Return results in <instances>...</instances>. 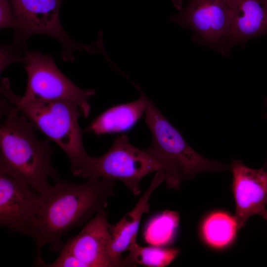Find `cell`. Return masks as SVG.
Wrapping results in <instances>:
<instances>
[{
	"instance_id": "obj_1",
	"label": "cell",
	"mask_w": 267,
	"mask_h": 267,
	"mask_svg": "<svg viewBox=\"0 0 267 267\" xmlns=\"http://www.w3.org/2000/svg\"><path fill=\"white\" fill-rule=\"evenodd\" d=\"M48 191L41 195L39 212L31 236L36 244L35 263L45 266L42 251L49 244L53 251L61 249V237L79 226L94 213L105 209L107 199L114 194V180L91 178L73 183L59 177Z\"/></svg>"
},
{
	"instance_id": "obj_2",
	"label": "cell",
	"mask_w": 267,
	"mask_h": 267,
	"mask_svg": "<svg viewBox=\"0 0 267 267\" xmlns=\"http://www.w3.org/2000/svg\"><path fill=\"white\" fill-rule=\"evenodd\" d=\"M0 113V173L17 178L42 195L51 187L48 178L58 176L52 165L49 138L39 140L27 118L3 97Z\"/></svg>"
},
{
	"instance_id": "obj_3",
	"label": "cell",
	"mask_w": 267,
	"mask_h": 267,
	"mask_svg": "<svg viewBox=\"0 0 267 267\" xmlns=\"http://www.w3.org/2000/svg\"><path fill=\"white\" fill-rule=\"evenodd\" d=\"M0 91L34 128L64 152L70 161L73 174L81 167L89 155L84 147L78 121L83 113L76 103L63 99L21 101L11 89L6 79L2 81Z\"/></svg>"
},
{
	"instance_id": "obj_4",
	"label": "cell",
	"mask_w": 267,
	"mask_h": 267,
	"mask_svg": "<svg viewBox=\"0 0 267 267\" xmlns=\"http://www.w3.org/2000/svg\"><path fill=\"white\" fill-rule=\"evenodd\" d=\"M144 113L152 138L146 150L162 164L164 180L169 188L178 189L183 180L201 172L227 169L226 165L193 149L148 97Z\"/></svg>"
},
{
	"instance_id": "obj_5",
	"label": "cell",
	"mask_w": 267,
	"mask_h": 267,
	"mask_svg": "<svg viewBox=\"0 0 267 267\" xmlns=\"http://www.w3.org/2000/svg\"><path fill=\"white\" fill-rule=\"evenodd\" d=\"M163 170L162 164L146 150L139 149L124 134L116 137L109 150L100 157L87 158L73 174L88 179L105 178L122 181L135 195L141 192L139 182L147 175Z\"/></svg>"
},
{
	"instance_id": "obj_6",
	"label": "cell",
	"mask_w": 267,
	"mask_h": 267,
	"mask_svg": "<svg viewBox=\"0 0 267 267\" xmlns=\"http://www.w3.org/2000/svg\"><path fill=\"white\" fill-rule=\"evenodd\" d=\"M17 21L14 41L11 45L18 53L31 35L44 34L56 39L61 46L62 58L75 59V51L95 52L93 45L80 44L71 38L62 27L59 10L62 0H8Z\"/></svg>"
},
{
	"instance_id": "obj_7",
	"label": "cell",
	"mask_w": 267,
	"mask_h": 267,
	"mask_svg": "<svg viewBox=\"0 0 267 267\" xmlns=\"http://www.w3.org/2000/svg\"><path fill=\"white\" fill-rule=\"evenodd\" d=\"M21 62L25 64L27 74L25 93L22 96L19 95L21 101L70 100L79 106L84 117H88L90 111L89 98L94 94L95 90L77 86L60 71L50 55L26 50Z\"/></svg>"
},
{
	"instance_id": "obj_8",
	"label": "cell",
	"mask_w": 267,
	"mask_h": 267,
	"mask_svg": "<svg viewBox=\"0 0 267 267\" xmlns=\"http://www.w3.org/2000/svg\"><path fill=\"white\" fill-rule=\"evenodd\" d=\"M170 20L190 29L193 41L224 56L229 53L231 14L227 0H188Z\"/></svg>"
},
{
	"instance_id": "obj_9",
	"label": "cell",
	"mask_w": 267,
	"mask_h": 267,
	"mask_svg": "<svg viewBox=\"0 0 267 267\" xmlns=\"http://www.w3.org/2000/svg\"><path fill=\"white\" fill-rule=\"evenodd\" d=\"M41 195L25 181L0 173V224L31 236Z\"/></svg>"
},
{
	"instance_id": "obj_10",
	"label": "cell",
	"mask_w": 267,
	"mask_h": 267,
	"mask_svg": "<svg viewBox=\"0 0 267 267\" xmlns=\"http://www.w3.org/2000/svg\"><path fill=\"white\" fill-rule=\"evenodd\" d=\"M232 190L235 202V217L239 228L252 216L260 215L267 203V170L254 169L233 160Z\"/></svg>"
},
{
	"instance_id": "obj_11",
	"label": "cell",
	"mask_w": 267,
	"mask_h": 267,
	"mask_svg": "<svg viewBox=\"0 0 267 267\" xmlns=\"http://www.w3.org/2000/svg\"><path fill=\"white\" fill-rule=\"evenodd\" d=\"M110 225L105 209L101 210L77 235L69 239L61 250L75 256L84 267H115L108 252Z\"/></svg>"
},
{
	"instance_id": "obj_12",
	"label": "cell",
	"mask_w": 267,
	"mask_h": 267,
	"mask_svg": "<svg viewBox=\"0 0 267 267\" xmlns=\"http://www.w3.org/2000/svg\"><path fill=\"white\" fill-rule=\"evenodd\" d=\"M164 180L162 171L157 172L149 187L134 207L116 223L110 225L108 252L115 267H124L122 254L136 239L142 215L149 211V199L154 190Z\"/></svg>"
},
{
	"instance_id": "obj_13",
	"label": "cell",
	"mask_w": 267,
	"mask_h": 267,
	"mask_svg": "<svg viewBox=\"0 0 267 267\" xmlns=\"http://www.w3.org/2000/svg\"><path fill=\"white\" fill-rule=\"evenodd\" d=\"M231 14L229 46L267 35V0H227Z\"/></svg>"
},
{
	"instance_id": "obj_14",
	"label": "cell",
	"mask_w": 267,
	"mask_h": 267,
	"mask_svg": "<svg viewBox=\"0 0 267 267\" xmlns=\"http://www.w3.org/2000/svg\"><path fill=\"white\" fill-rule=\"evenodd\" d=\"M134 85L140 94L137 100L108 108L97 116L86 131L99 135L131 128L144 113L147 98L139 87Z\"/></svg>"
},
{
	"instance_id": "obj_15",
	"label": "cell",
	"mask_w": 267,
	"mask_h": 267,
	"mask_svg": "<svg viewBox=\"0 0 267 267\" xmlns=\"http://www.w3.org/2000/svg\"><path fill=\"white\" fill-rule=\"evenodd\" d=\"M238 229L235 216L223 211H216L207 215L203 220L200 234L208 245L215 249H222L232 242Z\"/></svg>"
},
{
	"instance_id": "obj_16",
	"label": "cell",
	"mask_w": 267,
	"mask_h": 267,
	"mask_svg": "<svg viewBox=\"0 0 267 267\" xmlns=\"http://www.w3.org/2000/svg\"><path fill=\"white\" fill-rule=\"evenodd\" d=\"M179 222V214L176 211L165 210L153 216L144 226V241L157 246L169 245L176 237Z\"/></svg>"
},
{
	"instance_id": "obj_17",
	"label": "cell",
	"mask_w": 267,
	"mask_h": 267,
	"mask_svg": "<svg viewBox=\"0 0 267 267\" xmlns=\"http://www.w3.org/2000/svg\"><path fill=\"white\" fill-rule=\"evenodd\" d=\"M129 255L123 259L124 267L138 265L149 267H164L169 265L178 256V249L164 246H141L136 242L128 249Z\"/></svg>"
},
{
	"instance_id": "obj_18",
	"label": "cell",
	"mask_w": 267,
	"mask_h": 267,
	"mask_svg": "<svg viewBox=\"0 0 267 267\" xmlns=\"http://www.w3.org/2000/svg\"><path fill=\"white\" fill-rule=\"evenodd\" d=\"M0 28L17 27V21L13 14L8 0H0Z\"/></svg>"
},
{
	"instance_id": "obj_19",
	"label": "cell",
	"mask_w": 267,
	"mask_h": 267,
	"mask_svg": "<svg viewBox=\"0 0 267 267\" xmlns=\"http://www.w3.org/2000/svg\"><path fill=\"white\" fill-rule=\"evenodd\" d=\"M49 267H84L83 264L73 254L63 250H60L58 257Z\"/></svg>"
},
{
	"instance_id": "obj_20",
	"label": "cell",
	"mask_w": 267,
	"mask_h": 267,
	"mask_svg": "<svg viewBox=\"0 0 267 267\" xmlns=\"http://www.w3.org/2000/svg\"><path fill=\"white\" fill-rule=\"evenodd\" d=\"M0 53V72L9 64L21 61L22 56L16 54L10 45L1 46Z\"/></svg>"
},
{
	"instance_id": "obj_21",
	"label": "cell",
	"mask_w": 267,
	"mask_h": 267,
	"mask_svg": "<svg viewBox=\"0 0 267 267\" xmlns=\"http://www.w3.org/2000/svg\"><path fill=\"white\" fill-rule=\"evenodd\" d=\"M267 221V210L265 208L260 214Z\"/></svg>"
},
{
	"instance_id": "obj_22",
	"label": "cell",
	"mask_w": 267,
	"mask_h": 267,
	"mask_svg": "<svg viewBox=\"0 0 267 267\" xmlns=\"http://www.w3.org/2000/svg\"><path fill=\"white\" fill-rule=\"evenodd\" d=\"M265 104L267 107V97H266L265 99ZM265 117L266 118H267V113H266V115H265ZM265 168H267V162L265 164Z\"/></svg>"
},
{
	"instance_id": "obj_23",
	"label": "cell",
	"mask_w": 267,
	"mask_h": 267,
	"mask_svg": "<svg viewBox=\"0 0 267 267\" xmlns=\"http://www.w3.org/2000/svg\"><path fill=\"white\" fill-rule=\"evenodd\" d=\"M178 0H172L173 3H175Z\"/></svg>"
}]
</instances>
